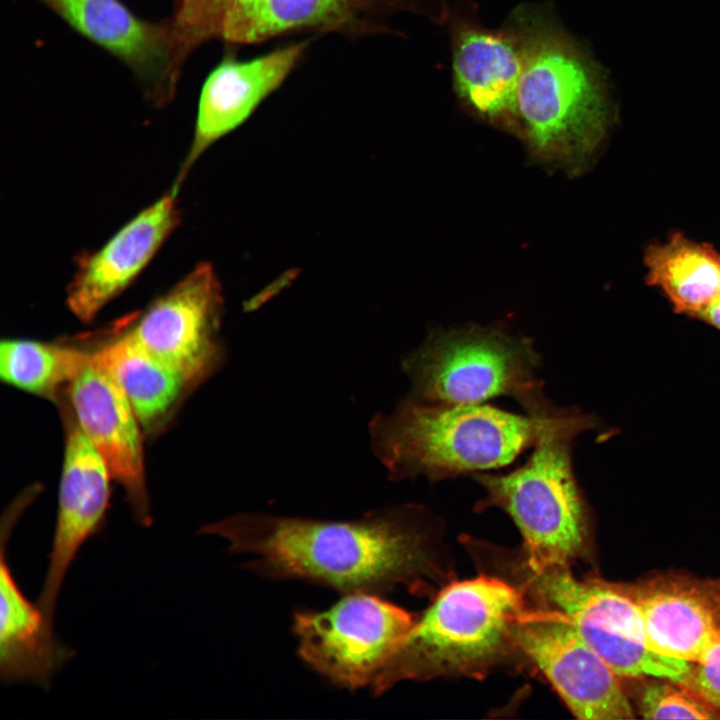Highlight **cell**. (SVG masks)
Masks as SVG:
<instances>
[{
  "instance_id": "9a60e30c",
  "label": "cell",
  "mask_w": 720,
  "mask_h": 720,
  "mask_svg": "<svg viewBox=\"0 0 720 720\" xmlns=\"http://www.w3.org/2000/svg\"><path fill=\"white\" fill-rule=\"evenodd\" d=\"M73 416L125 491L138 523H152L139 419L113 379L90 361L67 387Z\"/></svg>"
},
{
  "instance_id": "277c9868",
  "label": "cell",
  "mask_w": 720,
  "mask_h": 720,
  "mask_svg": "<svg viewBox=\"0 0 720 720\" xmlns=\"http://www.w3.org/2000/svg\"><path fill=\"white\" fill-rule=\"evenodd\" d=\"M594 426L593 417L551 404L523 465L505 474L473 475L485 492L480 506L501 508L516 524L529 567L568 565L583 551L587 514L573 471L572 446L577 435Z\"/></svg>"
},
{
  "instance_id": "7c38bea8",
  "label": "cell",
  "mask_w": 720,
  "mask_h": 720,
  "mask_svg": "<svg viewBox=\"0 0 720 720\" xmlns=\"http://www.w3.org/2000/svg\"><path fill=\"white\" fill-rule=\"evenodd\" d=\"M474 0H456L447 19L452 79L460 103L489 123L518 131L516 94L523 43L510 20L500 29L483 25Z\"/></svg>"
},
{
  "instance_id": "44dd1931",
  "label": "cell",
  "mask_w": 720,
  "mask_h": 720,
  "mask_svg": "<svg viewBox=\"0 0 720 720\" xmlns=\"http://www.w3.org/2000/svg\"><path fill=\"white\" fill-rule=\"evenodd\" d=\"M645 280L657 288L674 312L696 318L720 297V251L681 232L644 252Z\"/></svg>"
},
{
  "instance_id": "cb8c5ba5",
  "label": "cell",
  "mask_w": 720,
  "mask_h": 720,
  "mask_svg": "<svg viewBox=\"0 0 720 720\" xmlns=\"http://www.w3.org/2000/svg\"><path fill=\"white\" fill-rule=\"evenodd\" d=\"M681 684L690 688L720 711V641L691 668Z\"/></svg>"
},
{
  "instance_id": "8fae6325",
  "label": "cell",
  "mask_w": 720,
  "mask_h": 720,
  "mask_svg": "<svg viewBox=\"0 0 720 720\" xmlns=\"http://www.w3.org/2000/svg\"><path fill=\"white\" fill-rule=\"evenodd\" d=\"M222 306L217 275L209 263H201L156 299L127 332L194 386L223 358L217 340Z\"/></svg>"
},
{
  "instance_id": "3957f363",
  "label": "cell",
  "mask_w": 720,
  "mask_h": 720,
  "mask_svg": "<svg viewBox=\"0 0 720 720\" xmlns=\"http://www.w3.org/2000/svg\"><path fill=\"white\" fill-rule=\"evenodd\" d=\"M547 407L526 415L486 404L427 402L409 396L369 424L372 449L394 480L431 481L505 466L533 447Z\"/></svg>"
},
{
  "instance_id": "9c48e42d",
  "label": "cell",
  "mask_w": 720,
  "mask_h": 720,
  "mask_svg": "<svg viewBox=\"0 0 720 720\" xmlns=\"http://www.w3.org/2000/svg\"><path fill=\"white\" fill-rule=\"evenodd\" d=\"M415 620L371 593H352L326 611H301L293 631L301 658L339 686L374 682L395 656Z\"/></svg>"
},
{
  "instance_id": "2e32d148",
  "label": "cell",
  "mask_w": 720,
  "mask_h": 720,
  "mask_svg": "<svg viewBox=\"0 0 720 720\" xmlns=\"http://www.w3.org/2000/svg\"><path fill=\"white\" fill-rule=\"evenodd\" d=\"M311 44L304 39L248 60L229 49L204 80L197 107L194 137L174 188L214 142L244 123L281 87Z\"/></svg>"
},
{
  "instance_id": "6da1fadb",
  "label": "cell",
  "mask_w": 720,
  "mask_h": 720,
  "mask_svg": "<svg viewBox=\"0 0 720 720\" xmlns=\"http://www.w3.org/2000/svg\"><path fill=\"white\" fill-rule=\"evenodd\" d=\"M415 512L382 510L352 521L241 513L200 533L226 539L233 553L252 555L249 566L265 576L310 580L345 595L376 594L409 584L428 568Z\"/></svg>"
},
{
  "instance_id": "52a82bcc",
  "label": "cell",
  "mask_w": 720,
  "mask_h": 720,
  "mask_svg": "<svg viewBox=\"0 0 720 720\" xmlns=\"http://www.w3.org/2000/svg\"><path fill=\"white\" fill-rule=\"evenodd\" d=\"M538 363L527 339L469 327L431 337L403 365L415 399L478 404L511 396L526 410L545 397L535 376Z\"/></svg>"
},
{
  "instance_id": "4fadbf2b",
  "label": "cell",
  "mask_w": 720,
  "mask_h": 720,
  "mask_svg": "<svg viewBox=\"0 0 720 720\" xmlns=\"http://www.w3.org/2000/svg\"><path fill=\"white\" fill-rule=\"evenodd\" d=\"M78 34L125 64L153 103L175 95L188 58L169 20L150 22L120 0H38Z\"/></svg>"
},
{
  "instance_id": "5bb4252c",
  "label": "cell",
  "mask_w": 720,
  "mask_h": 720,
  "mask_svg": "<svg viewBox=\"0 0 720 720\" xmlns=\"http://www.w3.org/2000/svg\"><path fill=\"white\" fill-rule=\"evenodd\" d=\"M111 474L74 416L66 420L65 452L52 549L36 602L53 620L66 574L83 544L104 526Z\"/></svg>"
},
{
  "instance_id": "603a6c76",
  "label": "cell",
  "mask_w": 720,
  "mask_h": 720,
  "mask_svg": "<svg viewBox=\"0 0 720 720\" xmlns=\"http://www.w3.org/2000/svg\"><path fill=\"white\" fill-rule=\"evenodd\" d=\"M640 714L645 719H718L716 708L685 685L655 682L642 691Z\"/></svg>"
},
{
  "instance_id": "8992f818",
  "label": "cell",
  "mask_w": 720,
  "mask_h": 720,
  "mask_svg": "<svg viewBox=\"0 0 720 720\" xmlns=\"http://www.w3.org/2000/svg\"><path fill=\"white\" fill-rule=\"evenodd\" d=\"M447 0H175L172 21L189 46L212 40L258 44L298 33L362 38L394 33L392 18L411 14L444 25Z\"/></svg>"
},
{
  "instance_id": "ba28073f",
  "label": "cell",
  "mask_w": 720,
  "mask_h": 720,
  "mask_svg": "<svg viewBox=\"0 0 720 720\" xmlns=\"http://www.w3.org/2000/svg\"><path fill=\"white\" fill-rule=\"evenodd\" d=\"M526 566V565H525ZM531 591L564 617L581 639L619 676H651L681 683L691 663L655 652L630 587L577 579L568 565L529 567Z\"/></svg>"
},
{
  "instance_id": "d6986e66",
  "label": "cell",
  "mask_w": 720,
  "mask_h": 720,
  "mask_svg": "<svg viewBox=\"0 0 720 720\" xmlns=\"http://www.w3.org/2000/svg\"><path fill=\"white\" fill-rule=\"evenodd\" d=\"M630 590L655 652L696 663L720 641V580L660 576Z\"/></svg>"
},
{
  "instance_id": "5b68a950",
  "label": "cell",
  "mask_w": 720,
  "mask_h": 720,
  "mask_svg": "<svg viewBox=\"0 0 720 720\" xmlns=\"http://www.w3.org/2000/svg\"><path fill=\"white\" fill-rule=\"evenodd\" d=\"M524 611L523 593L497 577L481 575L447 585L376 677L374 693L405 679L486 671L516 648L513 630Z\"/></svg>"
},
{
  "instance_id": "d4e9b609",
  "label": "cell",
  "mask_w": 720,
  "mask_h": 720,
  "mask_svg": "<svg viewBox=\"0 0 720 720\" xmlns=\"http://www.w3.org/2000/svg\"><path fill=\"white\" fill-rule=\"evenodd\" d=\"M697 319L720 331V297L704 309Z\"/></svg>"
},
{
  "instance_id": "ffe728a7",
  "label": "cell",
  "mask_w": 720,
  "mask_h": 720,
  "mask_svg": "<svg viewBox=\"0 0 720 720\" xmlns=\"http://www.w3.org/2000/svg\"><path fill=\"white\" fill-rule=\"evenodd\" d=\"M92 361L119 386L147 430L159 428L174 411L185 391L187 378L161 361L128 332L92 352Z\"/></svg>"
},
{
  "instance_id": "7402d4cb",
  "label": "cell",
  "mask_w": 720,
  "mask_h": 720,
  "mask_svg": "<svg viewBox=\"0 0 720 720\" xmlns=\"http://www.w3.org/2000/svg\"><path fill=\"white\" fill-rule=\"evenodd\" d=\"M92 352L72 346L27 339L0 343V377L21 390L57 401Z\"/></svg>"
},
{
  "instance_id": "e0dca14e",
  "label": "cell",
  "mask_w": 720,
  "mask_h": 720,
  "mask_svg": "<svg viewBox=\"0 0 720 720\" xmlns=\"http://www.w3.org/2000/svg\"><path fill=\"white\" fill-rule=\"evenodd\" d=\"M173 187L124 225L103 247L81 257L67 289V305L90 322L146 267L180 221Z\"/></svg>"
},
{
  "instance_id": "ac0fdd59",
  "label": "cell",
  "mask_w": 720,
  "mask_h": 720,
  "mask_svg": "<svg viewBox=\"0 0 720 720\" xmlns=\"http://www.w3.org/2000/svg\"><path fill=\"white\" fill-rule=\"evenodd\" d=\"M33 499L24 493L5 511L0 530V675L6 683L50 686L52 676L74 655L53 631L37 603L16 582L8 561V542L23 510Z\"/></svg>"
},
{
  "instance_id": "30bf717a",
  "label": "cell",
  "mask_w": 720,
  "mask_h": 720,
  "mask_svg": "<svg viewBox=\"0 0 720 720\" xmlns=\"http://www.w3.org/2000/svg\"><path fill=\"white\" fill-rule=\"evenodd\" d=\"M513 638L578 719L635 718L619 676L558 613L525 609Z\"/></svg>"
},
{
  "instance_id": "7a4b0ae2",
  "label": "cell",
  "mask_w": 720,
  "mask_h": 720,
  "mask_svg": "<svg viewBox=\"0 0 720 720\" xmlns=\"http://www.w3.org/2000/svg\"><path fill=\"white\" fill-rule=\"evenodd\" d=\"M509 19L523 43L518 131L545 160L580 167L599 148L614 120L606 73L550 7L520 5Z\"/></svg>"
}]
</instances>
